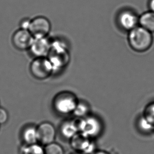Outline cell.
<instances>
[{
	"label": "cell",
	"instance_id": "cell-1",
	"mask_svg": "<svg viewBox=\"0 0 154 154\" xmlns=\"http://www.w3.org/2000/svg\"><path fill=\"white\" fill-rule=\"evenodd\" d=\"M128 41L131 48L138 52L149 49L153 42L152 33L142 26H136L129 31Z\"/></svg>",
	"mask_w": 154,
	"mask_h": 154
},
{
	"label": "cell",
	"instance_id": "cell-2",
	"mask_svg": "<svg viewBox=\"0 0 154 154\" xmlns=\"http://www.w3.org/2000/svg\"><path fill=\"white\" fill-rule=\"evenodd\" d=\"M47 57L51 63L54 72L64 68L69 64L70 59L66 45L59 40L51 42L50 50Z\"/></svg>",
	"mask_w": 154,
	"mask_h": 154
},
{
	"label": "cell",
	"instance_id": "cell-3",
	"mask_svg": "<svg viewBox=\"0 0 154 154\" xmlns=\"http://www.w3.org/2000/svg\"><path fill=\"white\" fill-rule=\"evenodd\" d=\"M79 100L75 94L67 91L62 92L54 97L53 105L56 112L60 115L73 114Z\"/></svg>",
	"mask_w": 154,
	"mask_h": 154
},
{
	"label": "cell",
	"instance_id": "cell-4",
	"mask_svg": "<svg viewBox=\"0 0 154 154\" xmlns=\"http://www.w3.org/2000/svg\"><path fill=\"white\" fill-rule=\"evenodd\" d=\"M29 71L35 79L39 80L47 79L54 72L47 57H35L30 64Z\"/></svg>",
	"mask_w": 154,
	"mask_h": 154
},
{
	"label": "cell",
	"instance_id": "cell-5",
	"mask_svg": "<svg viewBox=\"0 0 154 154\" xmlns=\"http://www.w3.org/2000/svg\"><path fill=\"white\" fill-rule=\"evenodd\" d=\"M79 132L92 138L100 134L102 127L100 121L96 117L87 116L79 121Z\"/></svg>",
	"mask_w": 154,
	"mask_h": 154
},
{
	"label": "cell",
	"instance_id": "cell-6",
	"mask_svg": "<svg viewBox=\"0 0 154 154\" xmlns=\"http://www.w3.org/2000/svg\"><path fill=\"white\" fill-rule=\"evenodd\" d=\"M51 29L50 21L44 16L31 19L29 31L34 38L47 37Z\"/></svg>",
	"mask_w": 154,
	"mask_h": 154
},
{
	"label": "cell",
	"instance_id": "cell-7",
	"mask_svg": "<svg viewBox=\"0 0 154 154\" xmlns=\"http://www.w3.org/2000/svg\"><path fill=\"white\" fill-rule=\"evenodd\" d=\"M92 138L79 132L71 140V146L74 150L85 154H93L95 145Z\"/></svg>",
	"mask_w": 154,
	"mask_h": 154
},
{
	"label": "cell",
	"instance_id": "cell-8",
	"mask_svg": "<svg viewBox=\"0 0 154 154\" xmlns=\"http://www.w3.org/2000/svg\"><path fill=\"white\" fill-rule=\"evenodd\" d=\"M38 143L46 146L54 142L56 138V129L52 123L45 122L37 126Z\"/></svg>",
	"mask_w": 154,
	"mask_h": 154
},
{
	"label": "cell",
	"instance_id": "cell-9",
	"mask_svg": "<svg viewBox=\"0 0 154 154\" xmlns=\"http://www.w3.org/2000/svg\"><path fill=\"white\" fill-rule=\"evenodd\" d=\"M33 39L29 30L20 29L13 34L12 41L15 48L19 50H29Z\"/></svg>",
	"mask_w": 154,
	"mask_h": 154
},
{
	"label": "cell",
	"instance_id": "cell-10",
	"mask_svg": "<svg viewBox=\"0 0 154 154\" xmlns=\"http://www.w3.org/2000/svg\"><path fill=\"white\" fill-rule=\"evenodd\" d=\"M51 42L47 37L34 38L29 50L35 57H47L50 50Z\"/></svg>",
	"mask_w": 154,
	"mask_h": 154
},
{
	"label": "cell",
	"instance_id": "cell-11",
	"mask_svg": "<svg viewBox=\"0 0 154 154\" xmlns=\"http://www.w3.org/2000/svg\"><path fill=\"white\" fill-rule=\"evenodd\" d=\"M118 22L119 25L123 29L130 31L137 26L139 17L131 11H124L119 14Z\"/></svg>",
	"mask_w": 154,
	"mask_h": 154
},
{
	"label": "cell",
	"instance_id": "cell-12",
	"mask_svg": "<svg viewBox=\"0 0 154 154\" xmlns=\"http://www.w3.org/2000/svg\"><path fill=\"white\" fill-rule=\"evenodd\" d=\"M60 131L64 137L71 140L79 132V121L69 119L63 122L60 125Z\"/></svg>",
	"mask_w": 154,
	"mask_h": 154
},
{
	"label": "cell",
	"instance_id": "cell-13",
	"mask_svg": "<svg viewBox=\"0 0 154 154\" xmlns=\"http://www.w3.org/2000/svg\"><path fill=\"white\" fill-rule=\"evenodd\" d=\"M22 138L27 145L38 143L37 127L29 125L23 129Z\"/></svg>",
	"mask_w": 154,
	"mask_h": 154
},
{
	"label": "cell",
	"instance_id": "cell-14",
	"mask_svg": "<svg viewBox=\"0 0 154 154\" xmlns=\"http://www.w3.org/2000/svg\"><path fill=\"white\" fill-rule=\"evenodd\" d=\"M140 26L151 33L154 32V12L152 11L146 12L139 17Z\"/></svg>",
	"mask_w": 154,
	"mask_h": 154
},
{
	"label": "cell",
	"instance_id": "cell-15",
	"mask_svg": "<svg viewBox=\"0 0 154 154\" xmlns=\"http://www.w3.org/2000/svg\"><path fill=\"white\" fill-rule=\"evenodd\" d=\"M90 112V106L88 104L84 102H79L77 103V106L73 112V114L78 118H84L88 116Z\"/></svg>",
	"mask_w": 154,
	"mask_h": 154
},
{
	"label": "cell",
	"instance_id": "cell-16",
	"mask_svg": "<svg viewBox=\"0 0 154 154\" xmlns=\"http://www.w3.org/2000/svg\"><path fill=\"white\" fill-rule=\"evenodd\" d=\"M22 154H45L44 148L41 144H32L26 145L23 148Z\"/></svg>",
	"mask_w": 154,
	"mask_h": 154
},
{
	"label": "cell",
	"instance_id": "cell-17",
	"mask_svg": "<svg viewBox=\"0 0 154 154\" xmlns=\"http://www.w3.org/2000/svg\"><path fill=\"white\" fill-rule=\"evenodd\" d=\"M45 154H64V151L60 145L53 142L44 147Z\"/></svg>",
	"mask_w": 154,
	"mask_h": 154
},
{
	"label": "cell",
	"instance_id": "cell-18",
	"mask_svg": "<svg viewBox=\"0 0 154 154\" xmlns=\"http://www.w3.org/2000/svg\"><path fill=\"white\" fill-rule=\"evenodd\" d=\"M144 116L154 126V103H151L146 107L144 111Z\"/></svg>",
	"mask_w": 154,
	"mask_h": 154
},
{
	"label": "cell",
	"instance_id": "cell-19",
	"mask_svg": "<svg viewBox=\"0 0 154 154\" xmlns=\"http://www.w3.org/2000/svg\"><path fill=\"white\" fill-rule=\"evenodd\" d=\"M138 126L142 131L144 132H149L154 129V126L152 125L144 116L142 117L138 121Z\"/></svg>",
	"mask_w": 154,
	"mask_h": 154
},
{
	"label": "cell",
	"instance_id": "cell-20",
	"mask_svg": "<svg viewBox=\"0 0 154 154\" xmlns=\"http://www.w3.org/2000/svg\"><path fill=\"white\" fill-rule=\"evenodd\" d=\"M8 119V114L4 108L0 107V124H4Z\"/></svg>",
	"mask_w": 154,
	"mask_h": 154
},
{
	"label": "cell",
	"instance_id": "cell-21",
	"mask_svg": "<svg viewBox=\"0 0 154 154\" xmlns=\"http://www.w3.org/2000/svg\"><path fill=\"white\" fill-rule=\"evenodd\" d=\"M31 19H29L27 17L22 19L21 21L20 22V29L29 30L30 23H31Z\"/></svg>",
	"mask_w": 154,
	"mask_h": 154
},
{
	"label": "cell",
	"instance_id": "cell-22",
	"mask_svg": "<svg viewBox=\"0 0 154 154\" xmlns=\"http://www.w3.org/2000/svg\"><path fill=\"white\" fill-rule=\"evenodd\" d=\"M149 6L150 11L154 12V0H150L149 3Z\"/></svg>",
	"mask_w": 154,
	"mask_h": 154
},
{
	"label": "cell",
	"instance_id": "cell-23",
	"mask_svg": "<svg viewBox=\"0 0 154 154\" xmlns=\"http://www.w3.org/2000/svg\"><path fill=\"white\" fill-rule=\"evenodd\" d=\"M109 154V153H108L107 152H105V151H102V150H99V151H97V152H94L93 154Z\"/></svg>",
	"mask_w": 154,
	"mask_h": 154
}]
</instances>
